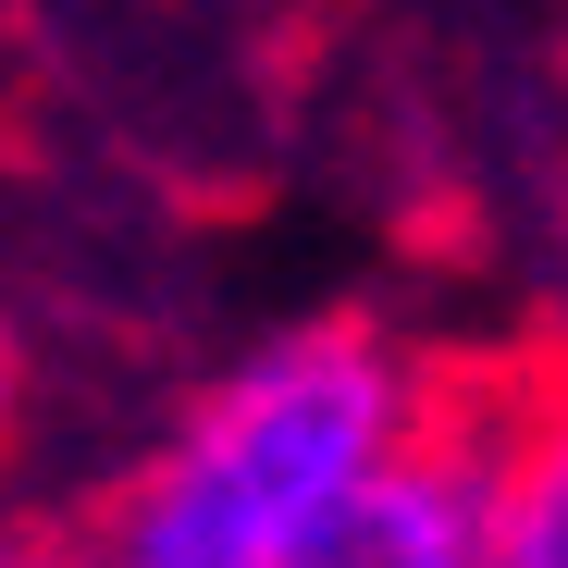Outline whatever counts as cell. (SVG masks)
<instances>
[{
	"mask_svg": "<svg viewBox=\"0 0 568 568\" xmlns=\"http://www.w3.org/2000/svg\"><path fill=\"white\" fill-rule=\"evenodd\" d=\"M284 568H483V433H469V408Z\"/></svg>",
	"mask_w": 568,
	"mask_h": 568,
	"instance_id": "cell-3",
	"label": "cell"
},
{
	"mask_svg": "<svg viewBox=\"0 0 568 568\" xmlns=\"http://www.w3.org/2000/svg\"><path fill=\"white\" fill-rule=\"evenodd\" d=\"M0 568H87V544H74V531H38V519L0 507Z\"/></svg>",
	"mask_w": 568,
	"mask_h": 568,
	"instance_id": "cell-4",
	"label": "cell"
},
{
	"mask_svg": "<svg viewBox=\"0 0 568 568\" xmlns=\"http://www.w3.org/2000/svg\"><path fill=\"white\" fill-rule=\"evenodd\" d=\"M445 358L384 310H297L223 346L87 495V568H284L457 420Z\"/></svg>",
	"mask_w": 568,
	"mask_h": 568,
	"instance_id": "cell-1",
	"label": "cell"
},
{
	"mask_svg": "<svg viewBox=\"0 0 568 568\" xmlns=\"http://www.w3.org/2000/svg\"><path fill=\"white\" fill-rule=\"evenodd\" d=\"M483 433V568H568V346L507 396H469Z\"/></svg>",
	"mask_w": 568,
	"mask_h": 568,
	"instance_id": "cell-2",
	"label": "cell"
},
{
	"mask_svg": "<svg viewBox=\"0 0 568 568\" xmlns=\"http://www.w3.org/2000/svg\"><path fill=\"white\" fill-rule=\"evenodd\" d=\"M13 433H26V322L0 310V457H13Z\"/></svg>",
	"mask_w": 568,
	"mask_h": 568,
	"instance_id": "cell-5",
	"label": "cell"
}]
</instances>
